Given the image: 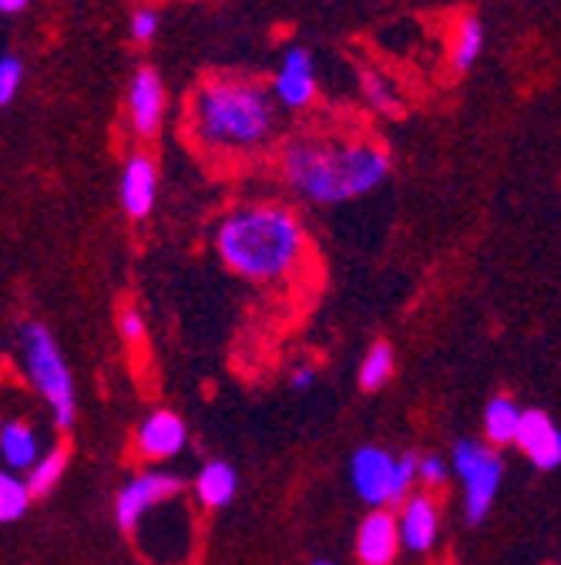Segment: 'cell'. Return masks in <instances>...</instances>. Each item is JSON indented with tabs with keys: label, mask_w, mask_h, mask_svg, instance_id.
Returning a JSON list of instances; mask_svg holds the SVG:
<instances>
[{
	"label": "cell",
	"mask_w": 561,
	"mask_h": 565,
	"mask_svg": "<svg viewBox=\"0 0 561 565\" xmlns=\"http://www.w3.org/2000/svg\"><path fill=\"white\" fill-rule=\"evenodd\" d=\"M279 175L313 205H339L387 182L390 152L364 138L300 135L279 152Z\"/></svg>",
	"instance_id": "1"
},
{
	"label": "cell",
	"mask_w": 561,
	"mask_h": 565,
	"mask_svg": "<svg viewBox=\"0 0 561 565\" xmlns=\"http://www.w3.org/2000/svg\"><path fill=\"white\" fill-rule=\"evenodd\" d=\"M188 131L213 156H256L279 135V102L242 75L208 78L192 95Z\"/></svg>",
	"instance_id": "2"
},
{
	"label": "cell",
	"mask_w": 561,
	"mask_h": 565,
	"mask_svg": "<svg viewBox=\"0 0 561 565\" xmlns=\"http://www.w3.org/2000/svg\"><path fill=\"white\" fill-rule=\"evenodd\" d=\"M219 259L242 279H290L306 259V230L287 205H239L216 230Z\"/></svg>",
	"instance_id": "3"
},
{
	"label": "cell",
	"mask_w": 561,
	"mask_h": 565,
	"mask_svg": "<svg viewBox=\"0 0 561 565\" xmlns=\"http://www.w3.org/2000/svg\"><path fill=\"white\" fill-rule=\"evenodd\" d=\"M18 343H21V358H24L31 387L47 401L57 428L67 431L75 424V381H72V371H67L51 330L41 323H24L18 330Z\"/></svg>",
	"instance_id": "4"
},
{
	"label": "cell",
	"mask_w": 561,
	"mask_h": 565,
	"mask_svg": "<svg viewBox=\"0 0 561 565\" xmlns=\"http://www.w3.org/2000/svg\"><path fill=\"white\" fill-rule=\"evenodd\" d=\"M451 468L464 481V512H467V522L477 525L490 512V505H495L498 484L505 478V461L498 458L495 448L461 438L454 445V451H451Z\"/></svg>",
	"instance_id": "5"
},
{
	"label": "cell",
	"mask_w": 561,
	"mask_h": 565,
	"mask_svg": "<svg viewBox=\"0 0 561 565\" xmlns=\"http://www.w3.org/2000/svg\"><path fill=\"white\" fill-rule=\"evenodd\" d=\"M182 494V481L169 471H145L131 478L115 499V519L121 532H134L152 509L172 502Z\"/></svg>",
	"instance_id": "6"
},
{
	"label": "cell",
	"mask_w": 561,
	"mask_h": 565,
	"mask_svg": "<svg viewBox=\"0 0 561 565\" xmlns=\"http://www.w3.org/2000/svg\"><path fill=\"white\" fill-rule=\"evenodd\" d=\"M349 478L360 499L370 509L393 505V481H397V458L384 448H360L349 461Z\"/></svg>",
	"instance_id": "7"
},
{
	"label": "cell",
	"mask_w": 561,
	"mask_h": 565,
	"mask_svg": "<svg viewBox=\"0 0 561 565\" xmlns=\"http://www.w3.org/2000/svg\"><path fill=\"white\" fill-rule=\"evenodd\" d=\"M272 95L279 108L287 111H300L316 98V71H313V54L306 47H287L272 78Z\"/></svg>",
	"instance_id": "8"
},
{
	"label": "cell",
	"mask_w": 561,
	"mask_h": 565,
	"mask_svg": "<svg viewBox=\"0 0 561 565\" xmlns=\"http://www.w3.org/2000/svg\"><path fill=\"white\" fill-rule=\"evenodd\" d=\"M128 118H131V128L142 138H152L159 131L165 118V85L155 67L134 71V78L128 85Z\"/></svg>",
	"instance_id": "9"
},
{
	"label": "cell",
	"mask_w": 561,
	"mask_h": 565,
	"mask_svg": "<svg viewBox=\"0 0 561 565\" xmlns=\"http://www.w3.org/2000/svg\"><path fill=\"white\" fill-rule=\"evenodd\" d=\"M403 548L400 519L387 509H374L357 529V558L360 565H393L397 552Z\"/></svg>",
	"instance_id": "10"
},
{
	"label": "cell",
	"mask_w": 561,
	"mask_h": 565,
	"mask_svg": "<svg viewBox=\"0 0 561 565\" xmlns=\"http://www.w3.org/2000/svg\"><path fill=\"white\" fill-rule=\"evenodd\" d=\"M188 441L185 420L172 411H155L142 420V428L134 435V448L149 461H169L175 458Z\"/></svg>",
	"instance_id": "11"
},
{
	"label": "cell",
	"mask_w": 561,
	"mask_h": 565,
	"mask_svg": "<svg viewBox=\"0 0 561 565\" xmlns=\"http://www.w3.org/2000/svg\"><path fill=\"white\" fill-rule=\"evenodd\" d=\"M515 445L541 471H551L561 465V431L544 411H525V420H521V431H518Z\"/></svg>",
	"instance_id": "12"
},
{
	"label": "cell",
	"mask_w": 561,
	"mask_h": 565,
	"mask_svg": "<svg viewBox=\"0 0 561 565\" xmlns=\"http://www.w3.org/2000/svg\"><path fill=\"white\" fill-rule=\"evenodd\" d=\"M159 195V169L149 156H128L121 169V209L131 220H145L155 209Z\"/></svg>",
	"instance_id": "13"
},
{
	"label": "cell",
	"mask_w": 561,
	"mask_h": 565,
	"mask_svg": "<svg viewBox=\"0 0 561 565\" xmlns=\"http://www.w3.org/2000/svg\"><path fill=\"white\" fill-rule=\"evenodd\" d=\"M441 532V512L431 494H410L400 505V539L407 552H431Z\"/></svg>",
	"instance_id": "14"
},
{
	"label": "cell",
	"mask_w": 561,
	"mask_h": 565,
	"mask_svg": "<svg viewBox=\"0 0 561 565\" xmlns=\"http://www.w3.org/2000/svg\"><path fill=\"white\" fill-rule=\"evenodd\" d=\"M0 455H4L8 471H31L44 458L34 428L24 420H8L0 428Z\"/></svg>",
	"instance_id": "15"
},
{
	"label": "cell",
	"mask_w": 561,
	"mask_h": 565,
	"mask_svg": "<svg viewBox=\"0 0 561 565\" xmlns=\"http://www.w3.org/2000/svg\"><path fill=\"white\" fill-rule=\"evenodd\" d=\"M521 420H525V411L508 394H498L484 407V435L495 448L515 445L518 431H521Z\"/></svg>",
	"instance_id": "16"
},
{
	"label": "cell",
	"mask_w": 561,
	"mask_h": 565,
	"mask_svg": "<svg viewBox=\"0 0 561 565\" xmlns=\"http://www.w3.org/2000/svg\"><path fill=\"white\" fill-rule=\"evenodd\" d=\"M236 488H239L236 468L226 461H208L195 478V494L205 509H226L236 499Z\"/></svg>",
	"instance_id": "17"
},
{
	"label": "cell",
	"mask_w": 561,
	"mask_h": 565,
	"mask_svg": "<svg viewBox=\"0 0 561 565\" xmlns=\"http://www.w3.org/2000/svg\"><path fill=\"white\" fill-rule=\"evenodd\" d=\"M481 51H484V24L474 14H464L451 34V67L464 75V71L477 64Z\"/></svg>",
	"instance_id": "18"
},
{
	"label": "cell",
	"mask_w": 561,
	"mask_h": 565,
	"mask_svg": "<svg viewBox=\"0 0 561 565\" xmlns=\"http://www.w3.org/2000/svg\"><path fill=\"white\" fill-rule=\"evenodd\" d=\"M31 484L28 478H18L14 471L0 475V522H18L31 505Z\"/></svg>",
	"instance_id": "19"
},
{
	"label": "cell",
	"mask_w": 561,
	"mask_h": 565,
	"mask_svg": "<svg viewBox=\"0 0 561 565\" xmlns=\"http://www.w3.org/2000/svg\"><path fill=\"white\" fill-rule=\"evenodd\" d=\"M64 468H67V448L57 445V448H51V451L28 471V484H31V494H34V499H44V494L54 491V484L61 481Z\"/></svg>",
	"instance_id": "20"
},
{
	"label": "cell",
	"mask_w": 561,
	"mask_h": 565,
	"mask_svg": "<svg viewBox=\"0 0 561 565\" xmlns=\"http://www.w3.org/2000/svg\"><path fill=\"white\" fill-rule=\"evenodd\" d=\"M393 377V350L387 343H374L360 364V387L364 391H380Z\"/></svg>",
	"instance_id": "21"
},
{
	"label": "cell",
	"mask_w": 561,
	"mask_h": 565,
	"mask_svg": "<svg viewBox=\"0 0 561 565\" xmlns=\"http://www.w3.org/2000/svg\"><path fill=\"white\" fill-rule=\"evenodd\" d=\"M364 95H367L370 108H377L380 115H397L400 111V98L393 95L387 78L374 75V71H364Z\"/></svg>",
	"instance_id": "22"
},
{
	"label": "cell",
	"mask_w": 561,
	"mask_h": 565,
	"mask_svg": "<svg viewBox=\"0 0 561 565\" xmlns=\"http://www.w3.org/2000/svg\"><path fill=\"white\" fill-rule=\"evenodd\" d=\"M24 82V61L14 51L0 54V105H11Z\"/></svg>",
	"instance_id": "23"
},
{
	"label": "cell",
	"mask_w": 561,
	"mask_h": 565,
	"mask_svg": "<svg viewBox=\"0 0 561 565\" xmlns=\"http://www.w3.org/2000/svg\"><path fill=\"white\" fill-rule=\"evenodd\" d=\"M159 24H162L159 11H149V8L134 11V14H131V38H134L138 44H149V41H155Z\"/></svg>",
	"instance_id": "24"
},
{
	"label": "cell",
	"mask_w": 561,
	"mask_h": 565,
	"mask_svg": "<svg viewBox=\"0 0 561 565\" xmlns=\"http://www.w3.org/2000/svg\"><path fill=\"white\" fill-rule=\"evenodd\" d=\"M417 471H420V481L431 484V488H438V484H444V481H447L451 465H447L441 455H424V458H420V465H417Z\"/></svg>",
	"instance_id": "25"
},
{
	"label": "cell",
	"mask_w": 561,
	"mask_h": 565,
	"mask_svg": "<svg viewBox=\"0 0 561 565\" xmlns=\"http://www.w3.org/2000/svg\"><path fill=\"white\" fill-rule=\"evenodd\" d=\"M118 327H121V337L131 340V343H138V340L145 337V320H142V313H138L134 307H125V310H121Z\"/></svg>",
	"instance_id": "26"
},
{
	"label": "cell",
	"mask_w": 561,
	"mask_h": 565,
	"mask_svg": "<svg viewBox=\"0 0 561 565\" xmlns=\"http://www.w3.org/2000/svg\"><path fill=\"white\" fill-rule=\"evenodd\" d=\"M313 381H316V371H313V367H296L293 377H290V387H293V391H310Z\"/></svg>",
	"instance_id": "27"
},
{
	"label": "cell",
	"mask_w": 561,
	"mask_h": 565,
	"mask_svg": "<svg viewBox=\"0 0 561 565\" xmlns=\"http://www.w3.org/2000/svg\"><path fill=\"white\" fill-rule=\"evenodd\" d=\"M28 4H31V0H0V11H4V14H21V11H28Z\"/></svg>",
	"instance_id": "28"
},
{
	"label": "cell",
	"mask_w": 561,
	"mask_h": 565,
	"mask_svg": "<svg viewBox=\"0 0 561 565\" xmlns=\"http://www.w3.org/2000/svg\"><path fill=\"white\" fill-rule=\"evenodd\" d=\"M313 565H333V562H313Z\"/></svg>",
	"instance_id": "29"
}]
</instances>
